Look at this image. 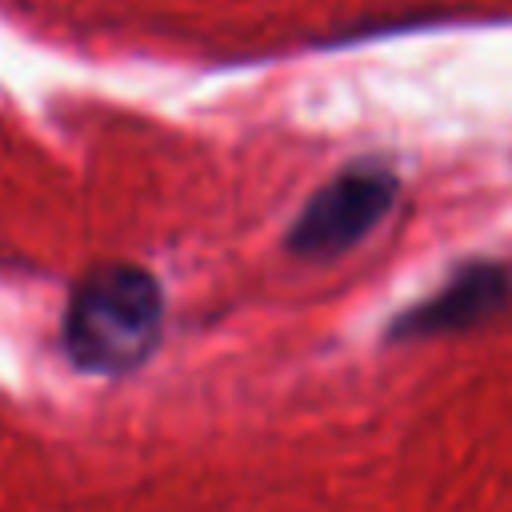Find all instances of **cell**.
Wrapping results in <instances>:
<instances>
[{
    "instance_id": "7a4b0ae2",
    "label": "cell",
    "mask_w": 512,
    "mask_h": 512,
    "mask_svg": "<svg viewBox=\"0 0 512 512\" xmlns=\"http://www.w3.org/2000/svg\"><path fill=\"white\" fill-rule=\"evenodd\" d=\"M396 192L400 180L392 168L376 160L348 164L308 196V204L300 208V216L284 236V248L300 260H332L356 248L392 212Z\"/></svg>"
},
{
    "instance_id": "3957f363",
    "label": "cell",
    "mask_w": 512,
    "mask_h": 512,
    "mask_svg": "<svg viewBox=\"0 0 512 512\" xmlns=\"http://www.w3.org/2000/svg\"><path fill=\"white\" fill-rule=\"evenodd\" d=\"M512 296V272L496 260H468L460 264L432 296L420 304L404 308L388 324V340H420V336H440V332H460L472 328L488 316H496Z\"/></svg>"
},
{
    "instance_id": "6da1fadb",
    "label": "cell",
    "mask_w": 512,
    "mask_h": 512,
    "mask_svg": "<svg viewBox=\"0 0 512 512\" xmlns=\"http://www.w3.org/2000/svg\"><path fill=\"white\" fill-rule=\"evenodd\" d=\"M164 332L160 280L140 264H100L72 284L64 352L80 372L124 376L140 368Z\"/></svg>"
}]
</instances>
